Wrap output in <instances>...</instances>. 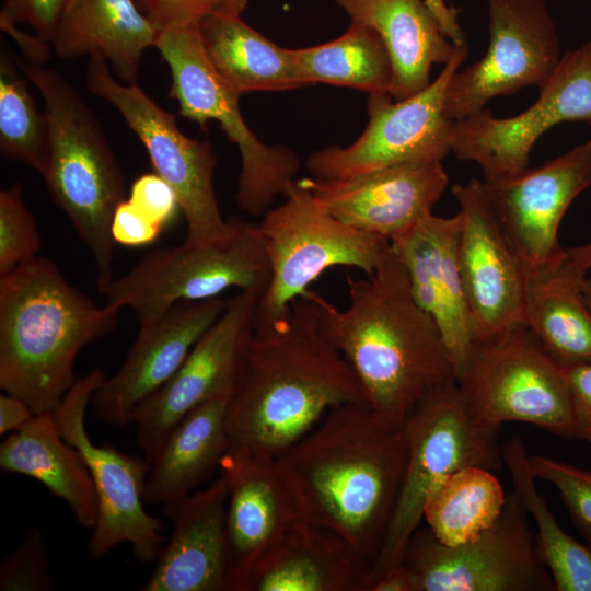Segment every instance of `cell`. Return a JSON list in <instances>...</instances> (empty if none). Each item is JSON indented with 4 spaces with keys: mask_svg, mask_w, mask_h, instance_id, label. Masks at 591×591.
Instances as JSON below:
<instances>
[{
    "mask_svg": "<svg viewBox=\"0 0 591 591\" xmlns=\"http://www.w3.org/2000/svg\"><path fill=\"white\" fill-rule=\"evenodd\" d=\"M308 291L282 317L253 322L227 403L229 447L277 457L332 408L369 405L354 370L321 333Z\"/></svg>",
    "mask_w": 591,
    "mask_h": 591,
    "instance_id": "obj_1",
    "label": "cell"
},
{
    "mask_svg": "<svg viewBox=\"0 0 591 591\" xmlns=\"http://www.w3.org/2000/svg\"><path fill=\"white\" fill-rule=\"evenodd\" d=\"M406 457L404 422L369 405L343 404L277 460L305 521L337 533L374 564L395 510Z\"/></svg>",
    "mask_w": 591,
    "mask_h": 591,
    "instance_id": "obj_2",
    "label": "cell"
},
{
    "mask_svg": "<svg viewBox=\"0 0 591 591\" xmlns=\"http://www.w3.org/2000/svg\"><path fill=\"white\" fill-rule=\"evenodd\" d=\"M308 292L321 333L349 363L378 414L404 422L430 392L455 381L442 334L415 300L391 243L372 274L348 277L346 309Z\"/></svg>",
    "mask_w": 591,
    "mask_h": 591,
    "instance_id": "obj_3",
    "label": "cell"
},
{
    "mask_svg": "<svg viewBox=\"0 0 591 591\" xmlns=\"http://www.w3.org/2000/svg\"><path fill=\"white\" fill-rule=\"evenodd\" d=\"M120 309L96 305L50 259L0 277V387L34 414L54 413L76 382L80 350L108 335Z\"/></svg>",
    "mask_w": 591,
    "mask_h": 591,
    "instance_id": "obj_4",
    "label": "cell"
},
{
    "mask_svg": "<svg viewBox=\"0 0 591 591\" xmlns=\"http://www.w3.org/2000/svg\"><path fill=\"white\" fill-rule=\"evenodd\" d=\"M18 66L44 101L48 147L40 175L89 248L103 294L115 279L114 212L127 199L121 169L96 116L58 71L22 59Z\"/></svg>",
    "mask_w": 591,
    "mask_h": 591,
    "instance_id": "obj_5",
    "label": "cell"
},
{
    "mask_svg": "<svg viewBox=\"0 0 591 591\" xmlns=\"http://www.w3.org/2000/svg\"><path fill=\"white\" fill-rule=\"evenodd\" d=\"M404 426L405 471L390 526L373 564L374 583L401 564L405 546L424 518L428 496L441 479L468 466L500 471L505 465L499 444L501 427L484 426L471 417L456 381L430 392L410 410Z\"/></svg>",
    "mask_w": 591,
    "mask_h": 591,
    "instance_id": "obj_6",
    "label": "cell"
},
{
    "mask_svg": "<svg viewBox=\"0 0 591 591\" xmlns=\"http://www.w3.org/2000/svg\"><path fill=\"white\" fill-rule=\"evenodd\" d=\"M155 48L171 72L170 97L181 116L201 127L217 120L240 152L241 171L235 200L252 216L264 215L277 196H285L300 169L298 155L282 144L262 142L245 123L240 94L211 66L204 50L198 24L174 25L160 31Z\"/></svg>",
    "mask_w": 591,
    "mask_h": 591,
    "instance_id": "obj_7",
    "label": "cell"
},
{
    "mask_svg": "<svg viewBox=\"0 0 591 591\" xmlns=\"http://www.w3.org/2000/svg\"><path fill=\"white\" fill-rule=\"evenodd\" d=\"M282 204L258 222L269 266L254 321L270 322L287 314L326 270L354 267L370 275L390 245L386 239L360 231L337 219L298 181Z\"/></svg>",
    "mask_w": 591,
    "mask_h": 591,
    "instance_id": "obj_8",
    "label": "cell"
},
{
    "mask_svg": "<svg viewBox=\"0 0 591 591\" xmlns=\"http://www.w3.org/2000/svg\"><path fill=\"white\" fill-rule=\"evenodd\" d=\"M455 381L467 413L480 425L521 421L573 438L563 368L524 325L475 341Z\"/></svg>",
    "mask_w": 591,
    "mask_h": 591,
    "instance_id": "obj_9",
    "label": "cell"
},
{
    "mask_svg": "<svg viewBox=\"0 0 591 591\" xmlns=\"http://www.w3.org/2000/svg\"><path fill=\"white\" fill-rule=\"evenodd\" d=\"M231 233L204 245L183 243L147 253L103 296L148 322L181 301L218 298L230 288L264 289L269 266L258 222L231 218Z\"/></svg>",
    "mask_w": 591,
    "mask_h": 591,
    "instance_id": "obj_10",
    "label": "cell"
},
{
    "mask_svg": "<svg viewBox=\"0 0 591 591\" xmlns=\"http://www.w3.org/2000/svg\"><path fill=\"white\" fill-rule=\"evenodd\" d=\"M528 517L513 490L496 522L463 544L445 545L428 526H418L401 564L415 591H554Z\"/></svg>",
    "mask_w": 591,
    "mask_h": 591,
    "instance_id": "obj_11",
    "label": "cell"
},
{
    "mask_svg": "<svg viewBox=\"0 0 591 591\" xmlns=\"http://www.w3.org/2000/svg\"><path fill=\"white\" fill-rule=\"evenodd\" d=\"M86 85L118 111L146 148L154 173L173 188L187 224L184 243L204 245L227 237L232 220H224L219 209L213 186L217 158L210 143L186 136L175 116L136 82L117 81L101 55L90 57Z\"/></svg>",
    "mask_w": 591,
    "mask_h": 591,
    "instance_id": "obj_12",
    "label": "cell"
},
{
    "mask_svg": "<svg viewBox=\"0 0 591 591\" xmlns=\"http://www.w3.org/2000/svg\"><path fill=\"white\" fill-rule=\"evenodd\" d=\"M467 53L466 43L455 45L437 79L407 99L369 94L363 132L348 147L311 153L305 165L312 177L343 179L402 163L441 161L452 152L455 120L444 112V94Z\"/></svg>",
    "mask_w": 591,
    "mask_h": 591,
    "instance_id": "obj_13",
    "label": "cell"
},
{
    "mask_svg": "<svg viewBox=\"0 0 591 591\" xmlns=\"http://www.w3.org/2000/svg\"><path fill=\"white\" fill-rule=\"evenodd\" d=\"M105 378L95 369L77 379L53 414L63 439L82 453L94 483L99 510L89 541L90 556L100 559L128 543L139 561L151 564L165 540L160 519L144 509L150 463L112 445L95 444L86 431V409Z\"/></svg>",
    "mask_w": 591,
    "mask_h": 591,
    "instance_id": "obj_14",
    "label": "cell"
},
{
    "mask_svg": "<svg viewBox=\"0 0 591 591\" xmlns=\"http://www.w3.org/2000/svg\"><path fill=\"white\" fill-rule=\"evenodd\" d=\"M487 8L489 44L485 56L447 85L444 112L461 120L491 99L534 85L541 89L559 60V37L544 0H483Z\"/></svg>",
    "mask_w": 591,
    "mask_h": 591,
    "instance_id": "obj_15",
    "label": "cell"
},
{
    "mask_svg": "<svg viewBox=\"0 0 591 591\" xmlns=\"http://www.w3.org/2000/svg\"><path fill=\"white\" fill-rule=\"evenodd\" d=\"M565 121L591 125V39L561 55L537 100L520 114L498 118L482 109L455 120L452 152L478 164L484 181H498L528 169L538 138Z\"/></svg>",
    "mask_w": 591,
    "mask_h": 591,
    "instance_id": "obj_16",
    "label": "cell"
},
{
    "mask_svg": "<svg viewBox=\"0 0 591 591\" xmlns=\"http://www.w3.org/2000/svg\"><path fill=\"white\" fill-rule=\"evenodd\" d=\"M460 206L459 265L474 343L524 325L528 267L489 206L483 182L451 188Z\"/></svg>",
    "mask_w": 591,
    "mask_h": 591,
    "instance_id": "obj_17",
    "label": "cell"
},
{
    "mask_svg": "<svg viewBox=\"0 0 591 591\" xmlns=\"http://www.w3.org/2000/svg\"><path fill=\"white\" fill-rule=\"evenodd\" d=\"M262 293L244 289L229 299L173 376L135 409L137 444L149 463L189 412L211 398L230 396Z\"/></svg>",
    "mask_w": 591,
    "mask_h": 591,
    "instance_id": "obj_18",
    "label": "cell"
},
{
    "mask_svg": "<svg viewBox=\"0 0 591 591\" xmlns=\"http://www.w3.org/2000/svg\"><path fill=\"white\" fill-rule=\"evenodd\" d=\"M483 190L528 269L558 263L561 220L573 200L591 186V140L534 169L493 182Z\"/></svg>",
    "mask_w": 591,
    "mask_h": 591,
    "instance_id": "obj_19",
    "label": "cell"
},
{
    "mask_svg": "<svg viewBox=\"0 0 591 591\" xmlns=\"http://www.w3.org/2000/svg\"><path fill=\"white\" fill-rule=\"evenodd\" d=\"M228 301L220 297L181 301L159 317L140 323L121 367L91 397L95 416L119 427L132 424L135 409L173 376Z\"/></svg>",
    "mask_w": 591,
    "mask_h": 591,
    "instance_id": "obj_20",
    "label": "cell"
},
{
    "mask_svg": "<svg viewBox=\"0 0 591 591\" xmlns=\"http://www.w3.org/2000/svg\"><path fill=\"white\" fill-rule=\"evenodd\" d=\"M343 222L393 241L412 230L443 195L441 161L391 165L343 179L298 181Z\"/></svg>",
    "mask_w": 591,
    "mask_h": 591,
    "instance_id": "obj_21",
    "label": "cell"
},
{
    "mask_svg": "<svg viewBox=\"0 0 591 591\" xmlns=\"http://www.w3.org/2000/svg\"><path fill=\"white\" fill-rule=\"evenodd\" d=\"M219 472L228 486L230 591H237L252 565L305 519L277 457L229 447Z\"/></svg>",
    "mask_w": 591,
    "mask_h": 591,
    "instance_id": "obj_22",
    "label": "cell"
},
{
    "mask_svg": "<svg viewBox=\"0 0 591 591\" xmlns=\"http://www.w3.org/2000/svg\"><path fill=\"white\" fill-rule=\"evenodd\" d=\"M228 486L220 474L206 488L163 505L173 523L142 591H230Z\"/></svg>",
    "mask_w": 591,
    "mask_h": 591,
    "instance_id": "obj_23",
    "label": "cell"
},
{
    "mask_svg": "<svg viewBox=\"0 0 591 591\" xmlns=\"http://www.w3.org/2000/svg\"><path fill=\"white\" fill-rule=\"evenodd\" d=\"M459 212L428 215L391 241L408 275L417 303L433 318L451 356L455 380L474 344L472 320L459 265Z\"/></svg>",
    "mask_w": 591,
    "mask_h": 591,
    "instance_id": "obj_24",
    "label": "cell"
},
{
    "mask_svg": "<svg viewBox=\"0 0 591 591\" xmlns=\"http://www.w3.org/2000/svg\"><path fill=\"white\" fill-rule=\"evenodd\" d=\"M373 563L337 533L293 525L248 569L237 591H371Z\"/></svg>",
    "mask_w": 591,
    "mask_h": 591,
    "instance_id": "obj_25",
    "label": "cell"
},
{
    "mask_svg": "<svg viewBox=\"0 0 591 591\" xmlns=\"http://www.w3.org/2000/svg\"><path fill=\"white\" fill-rule=\"evenodd\" d=\"M352 22L375 30L393 65L391 96L407 99L430 83L433 65H445L455 45L425 0H335Z\"/></svg>",
    "mask_w": 591,
    "mask_h": 591,
    "instance_id": "obj_26",
    "label": "cell"
},
{
    "mask_svg": "<svg viewBox=\"0 0 591 591\" xmlns=\"http://www.w3.org/2000/svg\"><path fill=\"white\" fill-rule=\"evenodd\" d=\"M159 33L136 0H67L51 46L62 59L101 55L118 79L134 83Z\"/></svg>",
    "mask_w": 591,
    "mask_h": 591,
    "instance_id": "obj_27",
    "label": "cell"
},
{
    "mask_svg": "<svg viewBox=\"0 0 591 591\" xmlns=\"http://www.w3.org/2000/svg\"><path fill=\"white\" fill-rule=\"evenodd\" d=\"M0 468L36 479L68 505L81 526L94 528L99 502L90 470L61 436L53 413L35 414L3 440Z\"/></svg>",
    "mask_w": 591,
    "mask_h": 591,
    "instance_id": "obj_28",
    "label": "cell"
},
{
    "mask_svg": "<svg viewBox=\"0 0 591 591\" xmlns=\"http://www.w3.org/2000/svg\"><path fill=\"white\" fill-rule=\"evenodd\" d=\"M241 14L218 9L198 23L207 58L225 83L240 95L305 86L291 48L263 36Z\"/></svg>",
    "mask_w": 591,
    "mask_h": 591,
    "instance_id": "obj_29",
    "label": "cell"
},
{
    "mask_svg": "<svg viewBox=\"0 0 591 591\" xmlns=\"http://www.w3.org/2000/svg\"><path fill=\"white\" fill-rule=\"evenodd\" d=\"M229 396L211 398L189 412L150 462L143 499L165 505L195 491L220 468L229 448L225 410Z\"/></svg>",
    "mask_w": 591,
    "mask_h": 591,
    "instance_id": "obj_30",
    "label": "cell"
},
{
    "mask_svg": "<svg viewBox=\"0 0 591 591\" xmlns=\"http://www.w3.org/2000/svg\"><path fill=\"white\" fill-rule=\"evenodd\" d=\"M584 277L566 263L565 255L556 264L528 269L523 324L561 368L591 363Z\"/></svg>",
    "mask_w": 591,
    "mask_h": 591,
    "instance_id": "obj_31",
    "label": "cell"
},
{
    "mask_svg": "<svg viewBox=\"0 0 591 591\" xmlns=\"http://www.w3.org/2000/svg\"><path fill=\"white\" fill-rule=\"evenodd\" d=\"M291 50L305 86L324 83L391 94L394 72L390 54L379 33L366 24L351 21L333 40Z\"/></svg>",
    "mask_w": 591,
    "mask_h": 591,
    "instance_id": "obj_32",
    "label": "cell"
},
{
    "mask_svg": "<svg viewBox=\"0 0 591 591\" xmlns=\"http://www.w3.org/2000/svg\"><path fill=\"white\" fill-rule=\"evenodd\" d=\"M506 500L493 471L468 466L449 474L434 486L426 501L424 519L441 543L454 546L490 528Z\"/></svg>",
    "mask_w": 591,
    "mask_h": 591,
    "instance_id": "obj_33",
    "label": "cell"
},
{
    "mask_svg": "<svg viewBox=\"0 0 591 591\" xmlns=\"http://www.w3.org/2000/svg\"><path fill=\"white\" fill-rule=\"evenodd\" d=\"M503 463L528 513L537 529V544L556 591H591V547L567 534L538 493L529 466V454L522 439L512 437L502 445Z\"/></svg>",
    "mask_w": 591,
    "mask_h": 591,
    "instance_id": "obj_34",
    "label": "cell"
},
{
    "mask_svg": "<svg viewBox=\"0 0 591 591\" xmlns=\"http://www.w3.org/2000/svg\"><path fill=\"white\" fill-rule=\"evenodd\" d=\"M25 74L7 55L0 58V151L42 174L47 155L48 123L38 112Z\"/></svg>",
    "mask_w": 591,
    "mask_h": 591,
    "instance_id": "obj_35",
    "label": "cell"
},
{
    "mask_svg": "<svg viewBox=\"0 0 591 591\" xmlns=\"http://www.w3.org/2000/svg\"><path fill=\"white\" fill-rule=\"evenodd\" d=\"M42 239L20 183L0 192V277L38 256Z\"/></svg>",
    "mask_w": 591,
    "mask_h": 591,
    "instance_id": "obj_36",
    "label": "cell"
},
{
    "mask_svg": "<svg viewBox=\"0 0 591 591\" xmlns=\"http://www.w3.org/2000/svg\"><path fill=\"white\" fill-rule=\"evenodd\" d=\"M535 478L553 484L575 526L591 547V471L544 455H530Z\"/></svg>",
    "mask_w": 591,
    "mask_h": 591,
    "instance_id": "obj_37",
    "label": "cell"
},
{
    "mask_svg": "<svg viewBox=\"0 0 591 591\" xmlns=\"http://www.w3.org/2000/svg\"><path fill=\"white\" fill-rule=\"evenodd\" d=\"M49 552L42 530L34 525L0 566L1 591H48L55 589Z\"/></svg>",
    "mask_w": 591,
    "mask_h": 591,
    "instance_id": "obj_38",
    "label": "cell"
},
{
    "mask_svg": "<svg viewBox=\"0 0 591 591\" xmlns=\"http://www.w3.org/2000/svg\"><path fill=\"white\" fill-rule=\"evenodd\" d=\"M67 0H4L0 26L26 23L40 40L51 44L55 30Z\"/></svg>",
    "mask_w": 591,
    "mask_h": 591,
    "instance_id": "obj_39",
    "label": "cell"
},
{
    "mask_svg": "<svg viewBox=\"0 0 591 591\" xmlns=\"http://www.w3.org/2000/svg\"><path fill=\"white\" fill-rule=\"evenodd\" d=\"M128 200L162 230L179 209L173 188L157 173L138 177L131 185Z\"/></svg>",
    "mask_w": 591,
    "mask_h": 591,
    "instance_id": "obj_40",
    "label": "cell"
},
{
    "mask_svg": "<svg viewBox=\"0 0 591 591\" xmlns=\"http://www.w3.org/2000/svg\"><path fill=\"white\" fill-rule=\"evenodd\" d=\"M146 15L162 31L174 25L198 24L207 14L222 8L227 0H137Z\"/></svg>",
    "mask_w": 591,
    "mask_h": 591,
    "instance_id": "obj_41",
    "label": "cell"
},
{
    "mask_svg": "<svg viewBox=\"0 0 591 591\" xmlns=\"http://www.w3.org/2000/svg\"><path fill=\"white\" fill-rule=\"evenodd\" d=\"M572 417L573 438L591 444V363L563 368Z\"/></svg>",
    "mask_w": 591,
    "mask_h": 591,
    "instance_id": "obj_42",
    "label": "cell"
},
{
    "mask_svg": "<svg viewBox=\"0 0 591 591\" xmlns=\"http://www.w3.org/2000/svg\"><path fill=\"white\" fill-rule=\"evenodd\" d=\"M162 229L128 199L118 205L112 221L115 243L125 246H143L154 242Z\"/></svg>",
    "mask_w": 591,
    "mask_h": 591,
    "instance_id": "obj_43",
    "label": "cell"
},
{
    "mask_svg": "<svg viewBox=\"0 0 591 591\" xmlns=\"http://www.w3.org/2000/svg\"><path fill=\"white\" fill-rule=\"evenodd\" d=\"M34 412L22 398L4 393L0 396V434L4 436L23 427Z\"/></svg>",
    "mask_w": 591,
    "mask_h": 591,
    "instance_id": "obj_44",
    "label": "cell"
},
{
    "mask_svg": "<svg viewBox=\"0 0 591 591\" xmlns=\"http://www.w3.org/2000/svg\"><path fill=\"white\" fill-rule=\"evenodd\" d=\"M436 19L439 21L445 35L454 45L465 44V35L457 23L460 9L450 8L444 0H425Z\"/></svg>",
    "mask_w": 591,
    "mask_h": 591,
    "instance_id": "obj_45",
    "label": "cell"
},
{
    "mask_svg": "<svg viewBox=\"0 0 591 591\" xmlns=\"http://www.w3.org/2000/svg\"><path fill=\"white\" fill-rule=\"evenodd\" d=\"M371 591H415L413 578L403 564L384 572L373 584Z\"/></svg>",
    "mask_w": 591,
    "mask_h": 591,
    "instance_id": "obj_46",
    "label": "cell"
},
{
    "mask_svg": "<svg viewBox=\"0 0 591 591\" xmlns=\"http://www.w3.org/2000/svg\"><path fill=\"white\" fill-rule=\"evenodd\" d=\"M565 260L573 270L586 276L591 268V242L566 248Z\"/></svg>",
    "mask_w": 591,
    "mask_h": 591,
    "instance_id": "obj_47",
    "label": "cell"
},
{
    "mask_svg": "<svg viewBox=\"0 0 591 591\" xmlns=\"http://www.w3.org/2000/svg\"><path fill=\"white\" fill-rule=\"evenodd\" d=\"M247 2L248 0H227L222 8L242 13Z\"/></svg>",
    "mask_w": 591,
    "mask_h": 591,
    "instance_id": "obj_48",
    "label": "cell"
},
{
    "mask_svg": "<svg viewBox=\"0 0 591 591\" xmlns=\"http://www.w3.org/2000/svg\"><path fill=\"white\" fill-rule=\"evenodd\" d=\"M581 288L586 302L591 310V277H584Z\"/></svg>",
    "mask_w": 591,
    "mask_h": 591,
    "instance_id": "obj_49",
    "label": "cell"
}]
</instances>
